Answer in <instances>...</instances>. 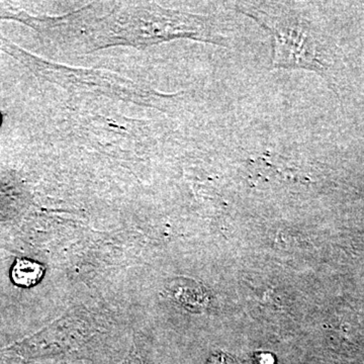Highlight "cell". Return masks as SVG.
I'll return each mask as SVG.
<instances>
[{
    "instance_id": "cell-1",
    "label": "cell",
    "mask_w": 364,
    "mask_h": 364,
    "mask_svg": "<svg viewBox=\"0 0 364 364\" xmlns=\"http://www.w3.org/2000/svg\"><path fill=\"white\" fill-rule=\"evenodd\" d=\"M240 13L252 18L272 36L273 69L314 72L326 77L330 70L324 42L312 21L284 6L240 4Z\"/></svg>"
},
{
    "instance_id": "cell-2",
    "label": "cell",
    "mask_w": 364,
    "mask_h": 364,
    "mask_svg": "<svg viewBox=\"0 0 364 364\" xmlns=\"http://www.w3.org/2000/svg\"><path fill=\"white\" fill-rule=\"evenodd\" d=\"M45 268L36 261L18 258L11 269L14 284L21 287L36 286L44 275Z\"/></svg>"
}]
</instances>
